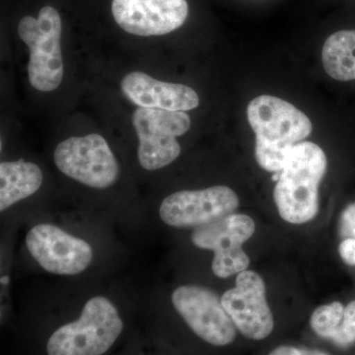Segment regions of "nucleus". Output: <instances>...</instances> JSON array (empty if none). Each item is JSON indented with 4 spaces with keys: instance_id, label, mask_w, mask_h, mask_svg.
Here are the masks:
<instances>
[{
    "instance_id": "nucleus-1",
    "label": "nucleus",
    "mask_w": 355,
    "mask_h": 355,
    "mask_svg": "<svg viewBox=\"0 0 355 355\" xmlns=\"http://www.w3.org/2000/svg\"><path fill=\"white\" fill-rule=\"evenodd\" d=\"M247 118L256 135L254 156L260 167L279 173L296 144L307 139L312 121L291 103L260 95L248 105Z\"/></svg>"
},
{
    "instance_id": "nucleus-2",
    "label": "nucleus",
    "mask_w": 355,
    "mask_h": 355,
    "mask_svg": "<svg viewBox=\"0 0 355 355\" xmlns=\"http://www.w3.org/2000/svg\"><path fill=\"white\" fill-rule=\"evenodd\" d=\"M328 169L323 149L314 142L296 144L273 189L279 216L291 224L307 223L319 212V187Z\"/></svg>"
},
{
    "instance_id": "nucleus-3",
    "label": "nucleus",
    "mask_w": 355,
    "mask_h": 355,
    "mask_svg": "<svg viewBox=\"0 0 355 355\" xmlns=\"http://www.w3.org/2000/svg\"><path fill=\"white\" fill-rule=\"evenodd\" d=\"M120 313L109 298L95 296L80 316L58 328L46 343L48 355H103L123 333Z\"/></svg>"
},
{
    "instance_id": "nucleus-4",
    "label": "nucleus",
    "mask_w": 355,
    "mask_h": 355,
    "mask_svg": "<svg viewBox=\"0 0 355 355\" xmlns=\"http://www.w3.org/2000/svg\"><path fill=\"white\" fill-rule=\"evenodd\" d=\"M18 34L30 51V83L42 92L55 90L64 78L60 13L53 7L44 6L40 10L37 19L25 16L20 20Z\"/></svg>"
},
{
    "instance_id": "nucleus-5",
    "label": "nucleus",
    "mask_w": 355,
    "mask_h": 355,
    "mask_svg": "<svg viewBox=\"0 0 355 355\" xmlns=\"http://www.w3.org/2000/svg\"><path fill=\"white\" fill-rule=\"evenodd\" d=\"M139 137L137 156L142 168L148 171L164 168L174 162L181 146L177 137L189 132L191 119L184 112L139 108L132 116Z\"/></svg>"
},
{
    "instance_id": "nucleus-6",
    "label": "nucleus",
    "mask_w": 355,
    "mask_h": 355,
    "mask_svg": "<svg viewBox=\"0 0 355 355\" xmlns=\"http://www.w3.org/2000/svg\"><path fill=\"white\" fill-rule=\"evenodd\" d=\"M53 161L65 176L93 189L110 188L120 175L116 156L107 140L97 133L60 142Z\"/></svg>"
},
{
    "instance_id": "nucleus-7",
    "label": "nucleus",
    "mask_w": 355,
    "mask_h": 355,
    "mask_svg": "<svg viewBox=\"0 0 355 355\" xmlns=\"http://www.w3.org/2000/svg\"><path fill=\"white\" fill-rule=\"evenodd\" d=\"M254 231L256 223L251 216L232 214L196 228L191 238L193 246L214 252L212 272L219 279H228L249 268L251 261L243 245Z\"/></svg>"
},
{
    "instance_id": "nucleus-8",
    "label": "nucleus",
    "mask_w": 355,
    "mask_h": 355,
    "mask_svg": "<svg viewBox=\"0 0 355 355\" xmlns=\"http://www.w3.org/2000/svg\"><path fill=\"white\" fill-rule=\"evenodd\" d=\"M171 302L189 328L205 342L225 347L234 342L237 329L221 298L205 286L187 284L173 291Z\"/></svg>"
},
{
    "instance_id": "nucleus-9",
    "label": "nucleus",
    "mask_w": 355,
    "mask_h": 355,
    "mask_svg": "<svg viewBox=\"0 0 355 355\" xmlns=\"http://www.w3.org/2000/svg\"><path fill=\"white\" fill-rule=\"evenodd\" d=\"M239 205V197L232 189L214 186L168 196L161 202L159 216L171 227L196 229L234 214Z\"/></svg>"
},
{
    "instance_id": "nucleus-10",
    "label": "nucleus",
    "mask_w": 355,
    "mask_h": 355,
    "mask_svg": "<svg viewBox=\"0 0 355 355\" xmlns=\"http://www.w3.org/2000/svg\"><path fill=\"white\" fill-rule=\"evenodd\" d=\"M26 246L40 266L53 275H79L93 261V249L88 242L53 224L33 226L26 236Z\"/></svg>"
},
{
    "instance_id": "nucleus-11",
    "label": "nucleus",
    "mask_w": 355,
    "mask_h": 355,
    "mask_svg": "<svg viewBox=\"0 0 355 355\" xmlns=\"http://www.w3.org/2000/svg\"><path fill=\"white\" fill-rule=\"evenodd\" d=\"M221 303L243 336L261 340L272 334L275 320L259 273L249 270L238 273L235 287L224 292Z\"/></svg>"
},
{
    "instance_id": "nucleus-12",
    "label": "nucleus",
    "mask_w": 355,
    "mask_h": 355,
    "mask_svg": "<svg viewBox=\"0 0 355 355\" xmlns=\"http://www.w3.org/2000/svg\"><path fill=\"white\" fill-rule=\"evenodd\" d=\"M112 12L123 31L162 36L179 29L189 15L187 0H113Z\"/></svg>"
},
{
    "instance_id": "nucleus-13",
    "label": "nucleus",
    "mask_w": 355,
    "mask_h": 355,
    "mask_svg": "<svg viewBox=\"0 0 355 355\" xmlns=\"http://www.w3.org/2000/svg\"><path fill=\"white\" fill-rule=\"evenodd\" d=\"M121 91L139 108L186 112L200 105V97L193 88L163 83L141 71L130 72L123 77Z\"/></svg>"
},
{
    "instance_id": "nucleus-14",
    "label": "nucleus",
    "mask_w": 355,
    "mask_h": 355,
    "mask_svg": "<svg viewBox=\"0 0 355 355\" xmlns=\"http://www.w3.org/2000/svg\"><path fill=\"white\" fill-rule=\"evenodd\" d=\"M41 168L20 160L0 164V210L2 212L20 200L31 197L43 184Z\"/></svg>"
},
{
    "instance_id": "nucleus-15",
    "label": "nucleus",
    "mask_w": 355,
    "mask_h": 355,
    "mask_svg": "<svg viewBox=\"0 0 355 355\" xmlns=\"http://www.w3.org/2000/svg\"><path fill=\"white\" fill-rule=\"evenodd\" d=\"M322 62L328 76L335 80H355V30H342L326 40Z\"/></svg>"
},
{
    "instance_id": "nucleus-16",
    "label": "nucleus",
    "mask_w": 355,
    "mask_h": 355,
    "mask_svg": "<svg viewBox=\"0 0 355 355\" xmlns=\"http://www.w3.org/2000/svg\"><path fill=\"white\" fill-rule=\"evenodd\" d=\"M345 307L340 301L319 306L311 315V328L321 338L333 340L342 323Z\"/></svg>"
},
{
    "instance_id": "nucleus-17",
    "label": "nucleus",
    "mask_w": 355,
    "mask_h": 355,
    "mask_svg": "<svg viewBox=\"0 0 355 355\" xmlns=\"http://www.w3.org/2000/svg\"><path fill=\"white\" fill-rule=\"evenodd\" d=\"M331 342L342 349L355 345V300L345 306L342 323Z\"/></svg>"
},
{
    "instance_id": "nucleus-18",
    "label": "nucleus",
    "mask_w": 355,
    "mask_h": 355,
    "mask_svg": "<svg viewBox=\"0 0 355 355\" xmlns=\"http://www.w3.org/2000/svg\"><path fill=\"white\" fill-rule=\"evenodd\" d=\"M338 232L343 240L355 239V202L349 203L340 214Z\"/></svg>"
},
{
    "instance_id": "nucleus-19",
    "label": "nucleus",
    "mask_w": 355,
    "mask_h": 355,
    "mask_svg": "<svg viewBox=\"0 0 355 355\" xmlns=\"http://www.w3.org/2000/svg\"><path fill=\"white\" fill-rule=\"evenodd\" d=\"M268 355H331L318 349H301L291 345H282L270 352Z\"/></svg>"
},
{
    "instance_id": "nucleus-20",
    "label": "nucleus",
    "mask_w": 355,
    "mask_h": 355,
    "mask_svg": "<svg viewBox=\"0 0 355 355\" xmlns=\"http://www.w3.org/2000/svg\"><path fill=\"white\" fill-rule=\"evenodd\" d=\"M338 254L343 263L355 266V239H345L338 246Z\"/></svg>"
}]
</instances>
